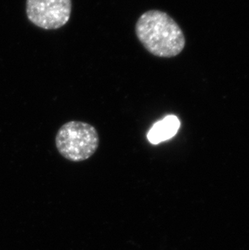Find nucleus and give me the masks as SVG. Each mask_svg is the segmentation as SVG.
Segmentation results:
<instances>
[{
	"instance_id": "7ed1b4c3",
	"label": "nucleus",
	"mask_w": 249,
	"mask_h": 250,
	"mask_svg": "<svg viewBox=\"0 0 249 250\" xmlns=\"http://www.w3.org/2000/svg\"><path fill=\"white\" fill-rule=\"evenodd\" d=\"M72 11L71 0H27L28 21L38 28L55 30L67 24Z\"/></svg>"
},
{
	"instance_id": "f03ea898",
	"label": "nucleus",
	"mask_w": 249,
	"mask_h": 250,
	"mask_svg": "<svg viewBox=\"0 0 249 250\" xmlns=\"http://www.w3.org/2000/svg\"><path fill=\"white\" fill-rule=\"evenodd\" d=\"M97 129L89 123L71 121L59 128L55 137V145L62 157L81 162L94 155L99 146Z\"/></svg>"
},
{
	"instance_id": "f257e3e1",
	"label": "nucleus",
	"mask_w": 249,
	"mask_h": 250,
	"mask_svg": "<svg viewBox=\"0 0 249 250\" xmlns=\"http://www.w3.org/2000/svg\"><path fill=\"white\" fill-rule=\"evenodd\" d=\"M135 33L144 47L159 58L177 56L186 45L181 27L169 15L159 10L142 14L135 24Z\"/></svg>"
},
{
	"instance_id": "20e7f679",
	"label": "nucleus",
	"mask_w": 249,
	"mask_h": 250,
	"mask_svg": "<svg viewBox=\"0 0 249 250\" xmlns=\"http://www.w3.org/2000/svg\"><path fill=\"white\" fill-rule=\"evenodd\" d=\"M180 126L181 123L176 116H166L164 119L153 125L147 134V139L150 144H160L172 139L178 131Z\"/></svg>"
}]
</instances>
